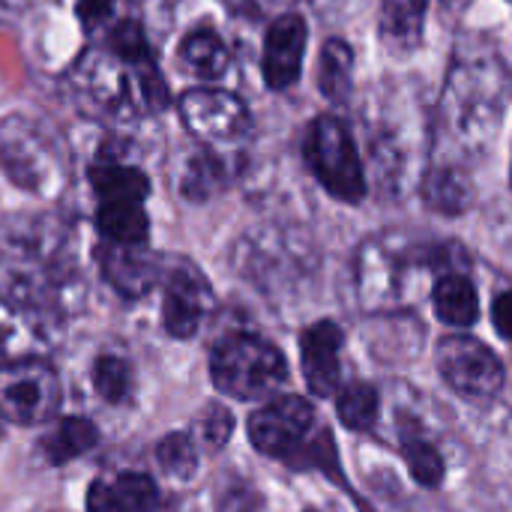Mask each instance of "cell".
Returning a JSON list of instances; mask_svg holds the SVG:
<instances>
[{"mask_svg": "<svg viewBox=\"0 0 512 512\" xmlns=\"http://www.w3.org/2000/svg\"><path fill=\"white\" fill-rule=\"evenodd\" d=\"M504 108V69L489 51H462L444 90V120L465 147L495 135Z\"/></svg>", "mask_w": 512, "mask_h": 512, "instance_id": "obj_1", "label": "cell"}, {"mask_svg": "<svg viewBox=\"0 0 512 512\" xmlns=\"http://www.w3.org/2000/svg\"><path fill=\"white\" fill-rule=\"evenodd\" d=\"M210 375L219 393L252 402L276 393L285 384L288 363L273 342L252 333H234L213 348Z\"/></svg>", "mask_w": 512, "mask_h": 512, "instance_id": "obj_2", "label": "cell"}, {"mask_svg": "<svg viewBox=\"0 0 512 512\" xmlns=\"http://www.w3.org/2000/svg\"><path fill=\"white\" fill-rule=\"evenodd\" d=\"M0 168L18 189L33 195H54L66 180L51 135L30 117H6L0 123Z\"/></svg>", "mask_w": 512, "mask_h": 512, "instance_id": "obj_3", "label": "cell"}, {"mask_svg": "<svg viewBox=\"0 0 512 512\" xmlns=\"http://www.w3.org/2000/svg\"><path fill=\"white\" fill-rule=\"evenodd\" d=\"M303 159L315 180L339 201H360L366 195V174L351 132L330 114L315 117L303 138Z\"/></svg>", "mask_w": 512, "mask_h": 512, "instance_id": "obj_4", "label": "cell"}, {"mask_svg": "<svg viewBox=\"0 0 512 512\" xmlns=\"http://www.w3.org/2000/svg\"><path fill=\"white\" fill-rule=\"evenodd\" d=\"M60 408V381L42 360L0 366V417L15 426H39Z\"/></svg>", "mask_w": 512, "mask_h": 512, "instance_id": "obj_5", "label": "cell"}, {"mask_svg": "<svg viewBox=\"0 0 512 512\" xmlns=\"http://www.w3.org/2000/svg\"><path fill=\"white\" fill-rule=\"evenodd\" d=\"M183 126L204 144H234L240 141L249 126V108L240 96L219 90V87H192L177 102Z\"/></svg>", "mask_w": 512, "mask_h": 512, "instance_id": "obj_6", "label": "cell"}, {"mask_svg": "<svg viewBox=\"0 0 512 512\" xmlns=\"http://www.w3.org/2000/svg\"><path fill=\"white\" fill-rule=\"evenodd\" d=\"M444 381L468 399H492L504 387V363L492 348L471 336H450L438 345Z\"/></svg>", "mask_w": 512, "mask_h": 512, "instance_id": "obj_7", "label": "cell"}, {"mask_svg": "<svg viewBox=\"0 0 512 512\" xmlns=\"http://www.w3.org/2000/svg\"><path fill=\"white\" fill-rule=\"evenodd\" d=\"M315 426V411L300 396H279L249 417V441L273 459H294Z\"/></svg>", "mask_w": 512, "mask_h": 512, "instance_id": "obj_8", "label": "cell"}, {"mask_svg": "<svg viewBox=\"0 0 512 512\" xmlns=\"http://www.w3.org/2000/svg\"><path fill=\"white\" fill-rule=\"evenodd\" d=\"M213 306V291L204 273L189 264L177 261L165 273V300H162V324L174 339H192Z\"/></svg>", "mask_w": 512, "mask_h": 512, "instance_id": "obj_9", "label": "cell"}, {"mask_svg": "<svg viewBox=\"0 0 512 512\" xmlns=\"http://www.w3.org/2000/svg\"><path fill=\"white\" fill-rule=\"evenodd\" d=\"M306 42H309V27H306L303 15H297V12H285L267 27L261 75L270 90H288L291 84H297V78L303 72Z\"/></svg>", "mask_w": 512, "mask_h": 512, "instance_id": "obj_10", "label": "cell"}, {"mask_svg": "<svg viewBox=\"0 0 512 512\" xmlns=\"http://www.w3.org/2000/svg\"><path fill=\"white\" fill-rule=\"evenodd\" d=\"M342 327L333 321H318L312 327L303 330L300 336V360H303V375L306 384L315 396L327 399L339 390V378H342Z\"/></svg>", "mask_w": 512, "mask_h": 512, "instance_id": "obj_11", "label": "cell"}, {"mask_svg": "<svg viewBox=\"0 0 512 512\" xmlns=\"http://www.w3.org/2000/svg\"><path fill=\"white\" fill-rule=\"evenodd\" d=\"M96 258H99L105 282L126 300H138L150 294L162 276L159 261L150 252H144V246H117V243L102 240Z\"/></svg>", "mask_w": 512, "mask_h": 512, "instance_id": "obj_12", "label": "cell"}, {"mask_svg": "<svg viewBox=\"0 0 512 512\" xmlns=\"http://www.w3.org/2000/svg\"><path fill=\"white\" fill-rule=\"evenodd\" d=\"M159 492L144 474H120L99 480L87 492V512H156Z\"/></svg>", "mask_w": 512, "mask_h": 512, "instance_id": "obj_13", "label": "cell"}, {"mask_svg": "<svg viewBox=\"0 0 512 512\" xmlns=\"http://www.w3.org/2000/svg\"><path fill=\"white\" fill-rule=\"evenodd\" d=\"M84 81H87L90 99L114 117H129L141 105V96L132 90V78L120 69V63L114 57L111 60L108 57L90 60Z\"/></svg>", "mask_w": 512, "mask_h": 512, "instance_id": "obj_14", "label": "cell"}, {"mask_svg": "<svg viewBox=\"0 0 512 512\" xmlns=\"http://www.w3.org/2000/svg\"><path fill=\"white\" fill-rule=\"evenodd\" d=\"M87 180L93 186L96 201H147L150 177L120 159H93L87 168Z\"/></svg>", "mask_w": 512, "mask_h": 512, "instance_id": "obj_15", "label": "cell"}, {"mask_svg": "<svg viewBox=\"0 0 512 512\" xmlns=\"http://www.w3.org/2000/svg\"><path fill=\"white\" fill-rule=\"evenodd\" d=\"M96 231L105 243L144 246L150 237V216L144 201H96Z\"/></svg>", "mask_w": 512, "mask_h": 512, "instance_id": "obj_16", "label": "cell"}, {"mask_svg": "<svg viewBox=\"0 0 512 512\" xmlns=\"http://www.w3.org/2000/svg\"><path fill=\"white\" fill-rule=\"evenodd\" d=\"M180 60L204 81H219L231 69V51L213 27H195L180 39Z\"/></svg>", "mask_w": 512, "mask_h": 512, "instance_id": "obj_17", "label": "cell"}, {"mask_svg": "<svg viewBox=\"0 0 512 512\" xmlns=\"http://www.w3.org/2000/svg\"><path fill=\"white\" fill-rule=\"evenodd\" d=\"M228 171H231L228 159L216 153L210 144H204L201 150L183 159L177 174V189L186 201H207L228 180Z\"/></svg>", "mask_w": 512, "mask_h": 512, "instance_id": "obj_18", "label": "cell"}, {"mask_svg": "<svg viewBox=\"0 0 512 512\" xmlns=\"http://www.w3.org/2000/svg\"><path fill=\"white\" fill-rule=\"evenodd\" d=\"M429 0H384L381 3V39L390 51H411L423 39Z\"/></svg>", "mask_w": 512, "mask_h": 512, "instance_id": "obj_19", "label": "cell"}, {"mask_svg": "<svg viewBox=\"0 0 512 512\" xmlns=\"http://www.w3.org/2000/svg\"><path fill=\"white\" fill-rule=\"evenodd\" d=\"M435 312L444 324L453 327H471L480 318V297L474 282L465 273H447L438 279L432 291Z\"/></svg>", "mask_w": 512, "mask_h": 512, "instance_id": "obj_20", "label": "cell"}, {"mask_svg": "<svg viewBox=\"0 0 512 512\" xmlns=\"http://www.w3.org/2000/svg\"><path fill=\"white\" fill-rule=\"evenodd\" d=\"M96 441H99V429L87 417H63L42 438V453L48 456L51 465H63L90 453Z\"/></svg>", "mask_w": 512, "mask_h": 512, "instance_id": "obj_21", "label": "cell"}, {"mask_svg": "<svg viewBox=\"0 0 512 512\" xmlns=\"http://www.w3.org/2000/svg\"><path fill=\"white\" fill-rule=\"evenodd\" d=\"M354 51L342 39H327L318 57V87L330 102H345L351 93Z\"/></svg>", "mask_w": 512, "mask_h": 512, "instance_id": "obj_22", "label": "cell"}, {"mask_svg": "<svg viewBox=\"0 0 512 512\" xmlns=\"http://www.w3.org/2000/svg\"><path fill=\"white\" fill-rule=\"evenodd\" d=\"M423 198L441 213H462L471 204V180L453 165H438L423 183Z\"/></svg>", "mask_w": 512, "mask_h": 512, "instance_id": "obj_23", "label": "cell"}, {"mask_svg": "<svg viewBox=\"0 0 512 512\" xmlns=\"http://www.w3.org/2000/svg\"><path fill=\"white\" fill-rule=\"evenodd\" d=\"M108 48H111V57L123 66L138 69V66L153 63V51H150L144 24L135 18H123L108 30Z\"/></svg>", "mask_w": 512, "mask_h": 512, "instance_id": "obj_24", "label": "cell"}, {"mask_svg": "<svg viewBox=\"0 0 512 512\" xmlns=\"http://www.w3.org/2000/svg\"><path fill=\"white\" fill-rule=\"evenodd\" d=\"M378 390L369 387V384H348L342 393H339V402H336V411H339V420L345 429L351 432H366L375 426L378 420Z\"/></svg>", "mask_w": 512, "mask_h": 512, "instance_id": "obj_25", "label": "cell"}, {"mask_svg": "<svg viewBox=\"0 0 512 512\" xmlns=\"http://www.w3.org/2000/svg\"><path fill=\"white\" fill-rule=\"evenodd\" d=\"M156 459H159L165 474H171L177 480H189L195 474V468H198V444H195L192 435L174 432V435L159 441Z\"/></svg>", "mask_w": 512, "mask_h": 512, "instance_id": "obj_26", "label": "cell"}, {"mask_svg": "<svg viewBox=\"0 0 512 512\" xmlns=\"http://www.w3.org/2000/svg\"><path fill=\"white\" fill-rule=\"evenodd\" d=\"M93 387L108 405H123L132 393V369L120 357H99L93 366Z\"/></svg>", "mask_w": 512, "mask_h": 512, "instance_id": "obj_27", "label": "cell"}, {"mask_svg": "<svg viewBox=\"0 0 512 512\" xmlns=\"http://www.w3.org/2000/svg\"><path fill=\"white\" fill-rule=\"evenodd\" d=\"M402 456H405V462L411 468V477L420 486H429V489L441 486V480H444V459H441V453L429 441H420V438L405 441Z\"/></svg>", "mask_w": 512, "mask_h": 512, "instance_id": "obj_28", "label": "cell"}, {"mask_svg": "<svg viewBox=\"0 0 512 512\" xmlns=\"http://www.w3.org/2000/svg\"><path fill=\"white\" fill-rule=\"evenodd\" d=\"M231 429H234V417L219 405H210L198 417V432H201V441L207 450H222L231 438Z\"/></svg>", "mask_w": 512, "mask_h": 512, "instance_id": "obj_29", "label": "cell"}, {"mask_svg": "<svg viewBox=\"0 0 512 512\" xmlns=\"http://www.w3.org/2000/svg\"><path fill=\"white\" fill-rule=\"evenodd\" d=\"M117 0H75V15L84 24V30H93L99 24H105L114 12Z\"/></svg>", "mask_w": 512, "mask_h": 512, "instance_id": "obj_30", "label": "cell"}, {"mask_svg": "<svg viewBox=\"0 0 512 512\" xmlns=\"http://www.w3.org/2000/svg\"><path fill=\"white\" fill-rule=\"evenodd\" d=\"M492 321H495V330L512 342V291L507 294H501L498 300H495V306H492Z\"/></svg>", "mask_w": 512, "mask_h": 512, "instance_id": "obj_31", "label": "cell"}, {"mask_svg": "<svg viewBox=\"0 0 512 512\" xmlns=\"http://www.w3.org/2000/svg\"><path fill=\"white\" fill-rule=\"evenodd\" d=\"M258 6H276V3H282V0H255Z\"/></svg>", "mask_w": 512, "mask_h": 512, "instance_id": "obj_32", "label": "cell"}, {"mask_svg": "<svg viewBox=\"0 0 512 512\" xmlns=\"http://www.w3.org/2000/svg\"><path fill=\"white\" fill-rule=\"evenodd\" d=\"M456 3H465V0H456Z\"/></svg>", "mask_w": 512, "mask_h": 512, "instance_id": "obj_33", "label": "cell"}, {"mask_svg": "<svg viewBox=\"0 0 512 512\" xmlns=\"http://www.w3.org/2000/svg\"><path fill=\"white\" fill-rule=\"evenodd\" d=\"M510 180H512V174H510Z\"/></svg>", "mask_w": 512, "mask_h": 512, "instance_id": "obj_34", "label": "cell"}]
</instances>
